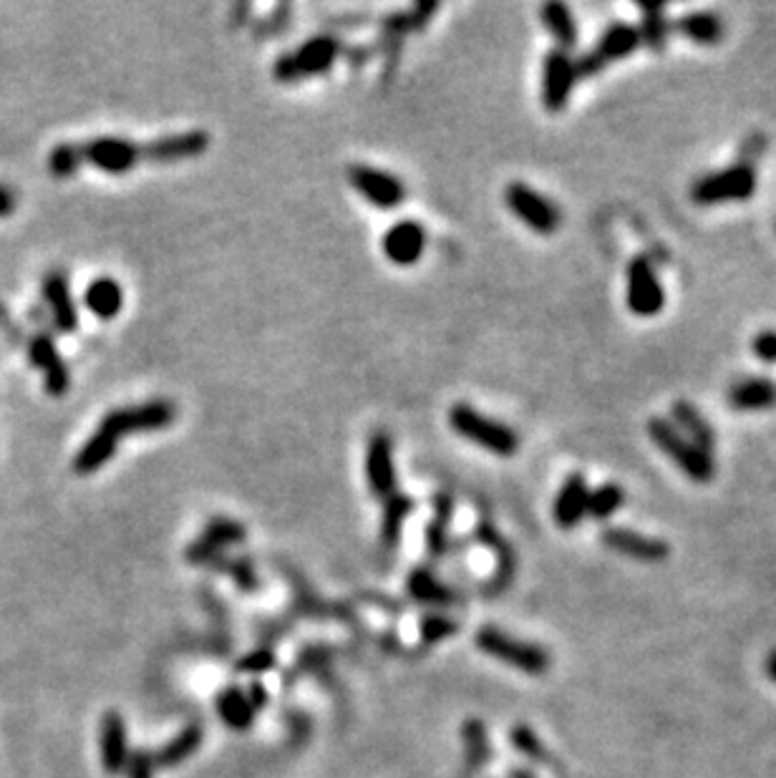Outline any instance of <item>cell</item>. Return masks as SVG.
Wrapping results in <instances>:
<instances>
[{
	"instance_id": "obj_35",
	"label": "cell",
	"mask_w": 776,
	"mask_h": 778,
	"mask_svg": "<svg viewBox=\"0 0 776 778\" xmlns=\"http://www.w3.org/2000/svg\"><path fill=\"white\" fill-rule=\"evenodd\" d=\"M509 736H512L514 748H517L522 756H527L530 761H537V763H552L550 751L542 746V741L537 738V733L532 731L530 726H514Z\"/></svg>"
},
{
	"instance_id": "obj_18",
	"label": "cell",
	"mask_w": 776,
	"mask_h": 778,
	"mask_svg": "<svg viewBox=\"0 0 776 778\" xmlns=\"http://www.w3.org/2000/svg\"><path fill=\"white\" fill-rule=\"evenodd\" d=\"M338 53H341V43L333 36H315L310 38V41H305L298 51L290 53V61H293L298 81L305 79V76H318L331 71Z\"/></svg>"
},
{
	"instance_id": "obj_24",
	"label": "cell",
	"mask_w": 776,
	"mask_h": 778,
	"mask_svg": "<svg viewBox=\"0 0 776 778\" xmlns=\"http://www.w3.org/2000/svg\"><path fill=\"white\" fill-rule=\"evenodd\" d=\"M116 446H119V439L111 436L109 431L96 426L94 434L86 439V444L76 451L74 456V471L79 476H89L96 474L99 469H104L116 454Z\"/></svg>"
},
{
	"instance_id": "obj_7",
	"label": "cell",
	"mask_w": 776,
	"mask_h": 778,
	"mask_svg": "<svg viewBox=\"0 0 776 778\" xmlns=\"http://www.w3.org/2000/svg\"><path fill=\"white\" fill-rule=\"evenodd\" d=\"M628 310L638 318H653L666 305V290L661 285L656 267L648 257H635L628 265V290H625Z\"/></svg>"
},
{
	"instance_id": "obj_44",
	"label": "cell",
	"mask_w": 776,
	"mask_h": 778,
	"mask_svg": "<svg viewBox=\"0 0 776 778\" xmlns=\"http://www.w3.org/2000/svg\"><path fill=\"white\" fill-rule=\"evenodd\" d=\"M766 673H769V678L776 683V650L766 658Z\"/></svg>"
},
{
	"instance_id": "obj_45",
	"label": "cell",
	"mask_w": 776,
	"mask_h": 778,
	"mask_svg": "<svg viewBox=\"0 0 776 778\" xmlns=\"http://www.w3.org/2000/svg\"><path fill=\"white\" fill-rule=\"evenodd\" d=\"M512 778H535V776H532L530 771H520V768H517V771H512Z\"/></svg>"
},
{
	"instance_id": "obj_36",
	"label": "cell",
	"mask_w": 776,
	"mask_h": 778,
	"mask_svg": "<svg viewBox=\"0 0 776 778\" xmlns=\"http://www.w3.org/2000/svg\"><path fill=\"white\" fill-rule=\"evenodd\" d=\"M462 736L464 743H467V761L472 763V768H479V763H484L489 758V738L482 721L464 723Z\"/></svg>"
},
{
	"instance_id": "obj_42",
	"label": "cell",
	"mask_w": 776,
	"mask_h": 778,
	"mask_svg": "<svg viewBox=\"0 0 776 778\" xmlns=\"http://www.w3.org/2000/svg\"><path fill=\"white\" fill-rule=\"evenodd\" d=\"M16 207H18L16 194H13L8 187H3V184H0V217H11L13 212H16Z\"/></svg>"
},
{
	"instance_id": "obj_15",
	"label": "cell",
	"mask_w": 776,
	"mask_h": 778,
	"mask_svg": "<svg viewBox=\"0 0 776 778\" xmlns=\"http://www.w3.org/2000/svg\"><path fill=\"white\" fill-rule=\"evenodd\" d=\"M210 149V134L200 129L182 131V134H169L162 139H154L152 144L142 147V159L154 164H174L182 159L200 157Z\"/></svg>"
},
{
	"instance_id": "obj_33",
	"label": "cell",
	"mask_w": 776,
	"mask_h": 778,
	"mask_svg": "<svg viewBox=\"0 0 776 778\" xmlns=\"http://www.w3.org/2000/svg\"><path fill=\"white\" fill-rule=\"evenodd\" d=\"M625 494L618 484H603L595 491H590L588 497V514L593 519H608L623 507Z\"/></svg>"
},
{
	"instance_id": "obj_12",
	"label": "cell",
	"mask_w": 776,
	"mask_h": 778,
	"mask_svg": "<svg viewBox=\"0 0 776 778\" xmlns=\"http://www.w3.org/2000/svg\"><path fill=\"white\" fill-rule=\"evenodd\" d=\"M426 240H429V235H426L421 222L401 220L388 227L381 240V250L388 257V262H394L396 267H411L424 257Z\"/></svg>"
},
{
	"instance_id": "obj_23",
	"label": "cell",
	"mask_w": 776,
	"mask_h": 778,
	"mask_svg": "<svg viewBox=\"0 0 776 778\" xmlns=\"http://www.w3.org/2000/svg\"><path fill=\"white\" fill-rule=\"evenodd\" d=\"M671 416H673L671 421L673 426H676V429L681 431L691 444H696L698 449L708 451V454L714 451V444H716L714 429H711V423L706 421V416H703L693 403L676 401L671 408Z\"/></svg>"
},
{
	"instance_id": "obj_10",
	"label": "cell",
	"mask_w": 776,
	"mask_h": 778,
	"mask_svg": "<svg viewBox=\"0 0 776 778\" xmlns=\"http://www.w3.org/2000/svg\"><path fill=\"white\" fill-rule=\"evenodd\" d=\"M348 182L368 204L378 209H396L406 199V187L396 174L368 164H353L348 169Z\"/></svg>"
},
{
	"instance_id": "obj_9",
	"label": "cell",
	"mask_w": 776,
	"mask_h": 778,
	"mask_svg": "<svg viewBox=\"0 0 776 778\" xmlns=\"http://www.w3.org/2000/svg\"><path fill=\"white\" fill-rule=\"evenodd\" d=\"M577 84V66L575 58L567 51L552 48L542 61V106L552 114L565 109L570 104L572 89Z\"/></svg>"
},
{
	"instance_id": "obj_17",
	"label": "cell",
	"mask_w": 776,
	"mask_h": 778,
	"mask_svg": "<svg viewBox=\"0 0 776 778\" xmlns=\"http://www.w3.org/2000/svg\"><path fill=\"white\" fill-rule=\"evenodd\" d=\"M41 293L46 298L56 328L61 333H74L79 328V310H76L74 293H71L69 275L63 270H51L43 277Z\"/></svg>"
},
{
	"instance_id": "obj_30",
	"label": "cell",
	"mask_w": 776,
	"mask_h": 778,
	"mask_svg": "<svg viewBox=\"0 0 776 778\" xmlns=\"http://www.w3.org/2000/svg\"><path fill=\"white\" fill-rule=\"evenodd\" d=\"M640 13H643V26L638 28L640 43L651 48V51H663L668 43V21L663 3H640Z\"/></svg>"
},
{
	"instance_id": "obj_25",
	"label": "cell",
	"mask_w": 776,
	"mask_h": 778,
	"mask_svg": "<svg viewBox=\"0 0 776 778\" xmlns=\"http://www.w3.org/2000/svg\"><path fill=\"white\" fill-rule=\"evenodd\" d=\"M84 305L99 320H114L124 308V290L114 277H96L84 293Z\"/></svg>"
},
{
	"instance_id": "obj_26",
	"label": "cell",
	"mask_w": 776,
	"mask_h": 778,
	"mask_svg": "<svg viewBox=\"0 0 776 778\" xmlns=\"http://www.w3.org/2000/svg\"><path fill=\"white\" fill-rule=\"evenodd\" d=\"M202 738H205V733H202L200 726L184 728L179 736H174L167 746H162L154 753V768H177L179 763H184L187 758H192L194 753L200 751Z\"/></svg>"
},
{
	"instance_id": "obj_6",
	"label": "cell",
	"mask_w": 776,
	"mask_h": 778,
	"mask_svg": "<svg viewBox=\"0 0 776 778\" xmlns=\"http://www.w3.org/2000/svg\"><path fill=\"white\" fill-rule=\"evenodd\" d=\"M504 202L512 215L537 235H555L562 225V212L550 197L525 182H512L504 189Z\"/></svg>"
},
{
	"instance_id": "obj_41",
	"label": "cell",
	"mask_w": 776,
	"mask_h": 778,
	"mask_svg": "<svg viewBox=\"0 0 776 778\" xmlns=\"http://www.w3.org/2000/svg\"><path fill=\"white\" fill-rule=\"evenodd\" d=\"M227 570H230V575H235L237 585H240L242 590L250 592L257 587V577H255V572H252L250 562H242V559H237V562H230V567H227Z\"/></svg>"
},
{
	"instance_id": "obj_1",
	"label": "cell",
	"mask_w": 776,
	"mask_h": 778,
	"mask_svg": "<svg viewBox=\"0 0 776 778\" xmlns=\"http://www.w3.org/2000/svg\"><path fill=\"white\" fill-rule=\"evenodd\" d=\"M451 429L457 431L462 439L472 441L479 449L489 451L494 456H514L520 451V436L517 431L509 429L507 423L489 418L472 408L469 403H457L449 411Z\"/></svg>"
},
{
	"instance_id": "obj_13",
	"label": "cell",
	"mask_w": 776,
	"mask_h": 778,
	"mask_svg": "<svg viewBox=\"0 0 776 778\" xmlns=\"http://www.w3.org/2000/svg\"><path fill=\"white\" fill-rule=\"evenodd\" d=\"M366 479L373 497L383 499L396 494V464H394V444L388 434H373L368 441L366 451Z\"/></svg>"
},
{
	"instance_id": "obj_16",
	"label": "cell",
	"mask_w": 776,
	"mask_h": 778,
	"mask_svg": "<svg viewBox=\"0 0 776 778\" xmlns=\"http://www.w3.org/2000/svg\"><path fill=\"white\" fill-rule=\"evenodd\" d=\"M247 537V529L235 519L217 517L207 524L205 532L194 539L187 549V559L194 564H210L220 557V552L230 544H240Z\"/></svg>"
},
{
	"instance_id": "obj_43",
	"label": "cell",
	"mask_w": 776,
	"mask_h": 778,
	"mask_svg": "<svg viewBox=\"0 0 776 778\" xmlns=\"http://www.w3.org/2000/svg\"><path fill=\"white\" fill-rule=\"evenodd\" d=\"M247 700H250L252 705V711H260V708H265L268 705V693L263 690V685L260 683H252L250 690H247Z\"/></svg>"
},
{
	"instance_id": "obj_40",
	"label": "cell",
	"mask_w": 776,
	"mask_h": 778,
	"mask_svg": "<svg viewBox=\"0 0 776 778\" xmlns=\"http://www.w3.org/2000/svg\"><path fill=\"white\" fill-rule=\"evenodd\" d=\"M754 348V356L764 363H776V330H761L759 335L751 343Z\"/></svg>"
},
{
	"instance_id": "obj_21",
	"label": "cell",
	"mask_w": 776,
	"mask_h": 778,
	"mask_svg": "<svg viewBox=\"0 0 776 778\" xmlns=\"http://www.w3.org/2000/svg\"><path fill=\"white\" fill-rule=\"evenodd\" d=\"M588 497L590 489L580 474L567 476L565 484L560 486L555 497V507H552V517L562 529H575L577 524L588 514Z\"/></svg>"
},
{
	"instance_id": "obj_2",
	"label": "cell",
	"mask_w": 776,
	"mask_h": 778,
	"mask_svg": "<svg viewBox=\"0 0 776 778\" xmlns=\"http://www.w3.org/2000/svg\"><path fill=\"white\" fill-rule=\"evenodd\" d=\"M648 436L688 479L698 481V484H708L714 479V456L691 444L668 418H651Z\"/></svg>"
},
{
	"instance_id": "obj_31",
	"label": "cell",
	"mask_w": 776,
	"mask_h": 778,
	"mask_svg": "<svg viewBox=\"0 0 776 778\" xmlns=\"http://www.w3.org/2000/svg\"><path fill=\"white\" fill-rule=\"evenodd\" d=\"M414 512V499L404 497V494H394L383 502V524H381V539L394 547L401 537V527H404L406 517Z\"/></svg>"
},
{
	"instance_id": "obj_22",
	"label": "cell",
	"mask_w": 776,
	"mask_h": 778,
	"mask_svg": "<svg viewBox=\"0 0 776 778\" xmlns=\"http://www.w3.org/2000/svg\"><path fill=\"white\" fill-rule=\"evenodd\" d=\"M729 403L736 411H769L776 406V381L771 378H744L729 391Z\"/></svg>"
},
{
	"instance_id": "obj_27",
	"label": "cell",
	"mask_w": 776,
	"mask_h": 778,
	"mask_svg": "<svg viewBox=\"0 0 776 778\" xmlns=\"http://www.w3.org/2000/svg\"><path fill=\"white\" fill-rule=\"evenodd\" d=\"M678 33L698 46H716L724 38V23L711 11H693L676 23Z\"/></svg>"
},
{
	"instance_id": "obj_19",
	"label": "cell",
	"mask_w": 776,
	"mask_h": 778,
	"mask_svg": "<svg viewBox=\"0 0 776 778\" xmlns=\"http://www.w3.org/2000/svg\"><path fill=\"white\" fill-rule=\"evenodd\" d=\"M99 751L104 773H109V776L124 773L126 758H129V738H126V723L119 713L111 711L101 718Z\"/></svg>"
},
{
	"instance_id": "obj_28",
	"label": "cell",
	"mask_w": 776,
	"mask_h": 778,
	"mask_svg": "<svg viewBox=\"0 0 776 778\" xmlns=\"http://www.w3.org/2000/svg\"><path fill=\"white\" fill-rule=\"evenodd\" d=\"M542 26L552 33L560 51L570 53L577 46V23L565 3H547L540 8Z\"/></svg>"
},
{
	"instance_id": "obj_38",
	"label": "cell",
	"mask_w": 776,
	"mask_h": 778,
	"mask_svg": "<svg viewBox=\"0 0 776 778\" xmlns=\"http://www.w3.org/2000/svg\"><path fill=\"white\" fill-rule=\"evenodd\" d=\"M124 771H126V778H154L152 753H147V751L129 753Z\"/></svg>"
},
{
	"instance_id": "obj_34",
	"label": "cell",
	"mask_w": 776,
	"mask_h": 778,
	"mask_svg": "<svg viewBox=\"0 0 776 778\" xmlns=\"http://www.w3.org/2000/svg\"><path fill=\"white\" fill-rule=\"evenodd\" d=\"M81 164H84V149H81V144H58L51 152V157H48V169H51L53 177L58 179L74 177L81 169Z\"/></svg>"
},
{
	"instance_id": "obj_32",
	"label": "cell",
	"mask_w": 776,
	"mask_h": 778,
	"mask_svg": "<svg viewBox=\"0 0 776 778\" xmlns=\"http://www.w3.org/2000/svg\"><path fill=\"white\" fill-rule=\"evenodd\" d=\"M409 592L414 600L426 602V605H451L454 592L436 580L429 570H414L409 577Z\"/></svg>"
},
{
	"instance_id": "obj_4",
	"label": "cell",
	"mask_w": 776,
	"mask_h": 778,
	"mask_svg": "<svg viewBox=\"0 0 776 778\" xmlns=\"http://www.w3.org/2000/svg\"><path fill=\"white\" fill-rule=\"evenodd\" d=\"M756 192V172L751 164H734L721 172L706 174L691 187V199L701 207L708 204H726V202H744L754 197Z\"/></svg>"
},
{
	"instance_id": "obj_8",
	"label": "cell",
	"mask_w": 776,
	"mask_h": 778,
	"mask_svg": "<svg viewBox=\"0 0 776 778\" xmlns=\"http://www.w3.org/2000/svg\"><path fill=\"white\" fill-rule=\"evenodd\" d=\"M640 46H643V43H640L638 28L630 26V23H613V26L600 36V41L595 43L593 51H588L580 61H575L577 79H580V76L600 74L610 63L630 56V53L638 51Z\"/></svg>"
},
{
	"instance_id": "obj_3",
	"label": "cell",
	"mask_w": 776,
	"mask_h": 778,
	"mask_svg": "<svg viewBox=\"0 0 776 778\" xmlns=\"http://www.w3.org/2000/svg\"><path fill=\"white\" fill-rule=\"evenodd\" d=\"M174 418H177V406L167 398H154V401L139 403V406L114 408L101 418L99 426L116 439H121V436L164 431L172 426Z\"/></svg>"
},
{
	"instance_id": "obj_39",
	"label": "cell",
	"mask_w": 776,
	"mask_h": 778,
	"mask_svg": "<svg viewBox=\"0 0 776 778\" xmlns=\"http://www.w3.org/2000/svg\"><path fill=\"white\" fill-rule=\"evenodd\" d=\"M275 665V655L270 653V650L260 648V650H252L250 655H245V658L237 663V670H242V673H265V670H270Z\"/></svg>"
},
{
	"instance_id": "obj_37",
	"label": "cell",
	"mask_w": 776,
	"mask_h": 778,
	"mask_svg": "<svg viewBox=\"0 0 776 778\" xmlns=\"http://www.w3.org/2000/svg\"><path fill=\"white\" fill-rule=\"evenodd\" d=\"M457 630L459 625L454 620H449V617L429 615L421 620V638H424L426 643H439V640L451 638V635H457Z\"/></svg>"
},
{
	"instance_id": "obj_11",
	"label": "cell",
	"mask_w": 776,
	"mask_h": 778,
	"mask_svg": "<svg viewBox=\"0 0 776 778\" xmlns=\"http://www.w3.org/2000/svg\"><path fill=\"white\" fill-rule=\"evenodd\" d=\"M81 149H84V164H91L106 174H126L142 162V147L132 139H119V136H99L89 144H81Z\"/></svg>"
},
{
	"instance_id": "obj_14",
	"label": "cell",
	"mask_w": 776,
	"mask_h": 778,
	"mask_svg": "<svg viewBox=\"0 0 776 778\" xmlns=\"http://www.w3.org/2000/svg\"><path fill=\"white\" fill-rule=\"evenodd\" d=\"M28 356H31L33 366L43 373V386H46L48 396L61 398L69 393L71 371L69 366H66V361L61 358V353H58L51 335H36V338L31 340V345H28Z\"/></svg>"
},
{
	"instance_id": "obj_20",
	"label": "cell",
	"mask_w": 776,
	"mask_h": 778,
	"mask_svg": "<svg viewBox=\"0 0 776 778\" xmlns=\"http://www.w3.org/2000/svg\"><path fill=\"white\" fill-rule=\"evenodd\" d=\"M603 542L605 547L613 549V552L625 554L630 559H640V562H661L671 554L666 542L653 537H645V534L633 532V529H608L603 532Z\"/></svg>"
},
{
	"instance_id": "obj_5",
	"label": "cell",
	"mask_w": 776,
	"mask_h": 778,
	"mask_svg": "<svg viewBox=\"0 0 776 778\" xmlns=\"http://www.w3.org/2000/svg\"><path fill=\"white\" fill-rule=\"evenodd\" d=\"M477 648L527 675H545L550 670V655L537 645L504 635L497 627H484L477 632Z\"/></svg>"
},
{
	"instance_id": "obj_29",
	"label": "cell",
	"mask_w": 776,
	"mask_h": 778,
	"mask_svg": "<svg viewBox=\"0 0 776 778\" xmlns=\"http://www.w3.org/2000/svg\"><path fill=\"white\" fill-rule=\"evenodd\" d=\"M217 716L232 731H250L255 721V711L240 688H227L217 695Z\"/></svg>"
}]
</instances>
